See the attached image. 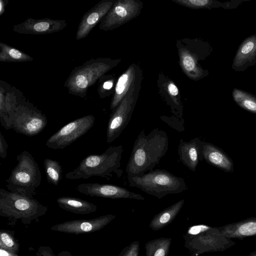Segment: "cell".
Listing matches in <instances>:
<instances>
[{
  "mask_svg": "<svg viewBox=\"0 0 256 256\" xmlns=\"http://www.w3.org/2000/svg\"><path fill=\"white\" fill-rule=\"evenodd\" d=\"M180 59L182 68L188 76H192L194 79H199L208 74V71L205 72L198 66L197 61L194 56L186 51L180 52Z\"/></svg>",
  "mask_w": 256,
  "mask_h": 256,
  "instance_id": "484cf974",
  "label": "cell"
},
{
  "mask_svg": "<svg viewBox=\"0 0 256 256\" xmlns=\"http://www.w3.org/2000/svg\"><path fill=\"white\" fill-rule=\"evenodd\" d=\"M212 227L205 224H198L190 227L184 236L185 240L191 238L210 230Z\"/></svg>",
  "mask_w": 256,
  "mask_h": 256,
  "instance_id": "f546056e",
  "label": "cell"
},
{
  "mask_svg": "<svg viewBox=\"0 0 256 256\" xmlns=\"http://www.w3.org/2000/svg\"><path fill=\"white\" fill-rule=\"evenodd\" d=\"M184 202V200H180L155 215L150 222V228L158 230L170 224L182 208Z\"/></svg>",
  "mask_w": 256,
  "mask_h": 256,
  "instance_id": "7402d4cb",
  "label": "cell"
},
{
  "mask_svg": "<svg viewBox=\"0 0 256 256\" xmlns=\"http://www.w3.org/2000/svg\"><path fill=\"white\" fill-rule=\"evenodd\" d=\"M8 0H0V16H2L5 12L6 6L8 3Z\"/></svg>",
  "mask_w": 256,
  "mask_h": 256,
  "instance_id": "e575fe53",
  "label": "cell"
},
{
  "mask_svg": "<svg viewBox=\"0 0 256 256\" xmlns=\"http://www.w3.org/2000/svg\"><path fill=\"white\" fill-rule=\"evenodd\" d=\"M168 90L172 98L177 96L178 94V90L177 86L172 82H170L168 84Z\"/></svg>",
  "mask_w": 256,
  "mask_h": 256,
  "instance_id": "d6a6232c",
  "label": "cell"
},
{
  "mask_svg": "<svg viewBox=\"0 0 256 256\" xmlns=\"http://www.w3.org/2000/svg\"><path fill=\"white\" fill-rule=\"evenodd\" d=\"M77 192L90 196H96L111 199L129 198L144 200L142 195L132 192L118 186L94 183H83L78 185Z\"/></svg>",
  "mask_w": 256,
  "mask_h": 256,
  "instance_id": "7c38bea8",
  "label": "cell"
},
{
  "mask_svg": "<svg viewBox=\"0 0 256 256\" xmlns=\"http://www.w3.org/2000/svg\"><path fill=\"white\" fill-rule=\"evenodd\" d=\"M128 180L130 186L138 188L158 198L170 194L182 193L188 188L183 178L165 170H152Z\"/></svg>",
  "mask_w": 256,
  "mask_h": 256,
  "instance_id": "3957f363",
  "label": "cell"
},
{
  "mask_svg": "<svg viewBox=\"0 0 256 256\" xmlns=\"http://www.w3.org/2000/svg\"><path fill=\"white\" fill-rule=\"evenodd\" d=\"M139 251L140 243L136 240L125 247L118 256H138Z\"/></svg>",
  "mask_w": 256,
  "mask_h": 256,
  "instance_id": "4dcf8cb0",
  "label": "cell"
},
{
  "mask_svg": "<svg viewBox=\"0 0 256 256\" xmlns=\"http://www.w3.org/2000/svg\"><path fill=\"white\" fill-rule=\"evenodd\" d=\"M136 78V70L132 66H130L119 77L110 105V108L112 111L116 109L126 94L134 88Z\"/></svg>",
  "mask_w": 256,
  "mask_h": 256,
  "instance_id": "d6986e66",
  "label": "cell"
},
{
  "mask_svg": "<svg viewBox=\"0 0 256 256\" xmlns=\"http://www.w3.org/2000/svg\"><path fill=\"white\" fill-rule=\"evenodd\" d=\"M200 139L195 138L189 142L180 140L178 146V154L182 163L189 170L196 172L200 160L199 143Z\"/></svg>",
  "mask_w": 256,
  "mask_h": 256,
  "instance_id": "ac0fdd59",
  "label": "cell"
},
{
  "mask_svg": "<svg viewBox=\"0 0 256 256\" xmlns=\"http://www.w3.org/2000/svg\"><path fill=\"white\" fill-rule=\"evenodd\" d=\"M185 244L193 255L196 256L204 252H223L236 244L218 228L212 227L194 238L186 240Z\"/></svg>",
  "mask_w": 256,
  "mask_h": 256,
  "instance_id": "9c48e42d",
  "label": "cell"
},
{
  "mask_svg": "<svg viewBox=\"0 0 256 256\" xmlns=\"http://www.w3.org/2000/svg\"><path fill=\"white\" fill-rule=\"evenodd\" d=\"M116 216L112 214L102 216L90 220H70L56 224L51 229L60 232L80 234L100 230L109 224Z\"/></svg>",
  "mask_w": 256,
  "mask_h": 256,
  "instance_id": "5bb4252c",
  "label": "cell"
},
{
  "mask_svg": "<svg viewBox=\"0 0 256 256\" xmlns=\"http://www.w3.org/2000/svg\"><path fill=\"white\" fill-rule=\"evenodd\" d=\"M66 26L67 22L64 20L30 18L22 23L14 24L12 30L22 34H44L59 32Z\"/></svg>",
  "mask_w": 256,
  "mask_h": 256,
  "instance_id": "4fadbf2b",
  "label": "cell"
},
{
  "mask_svg": "<svg viewBox=\"0 0 256 256\" xmlns=\"http://www.w3.org/2000/svg\"><path fill=\"white\" fill-rule=\"evenodd\" d=\"M168 148L166 132L155 128L148 134L142 130L135 140L126 166L128 178L154 170Z\"/></svg>",
  "mask_w": 256,
  "mask_h": 256,
  "instance_id": "6da1fadb",
  "label": "cell"
},
{
  "mask_svg": "<svg viewBox=\"0 0 256 256\" xmlns=\"http://www.w3.org/2000/svg\"><path fill=\"white\" fill-rule=\"evenodd\" d=\"M172 1L180 5L194 9H212L220 7L224 9H232L236 8L242 3L240 0L224 2L212 0H173Z\"/></svg>",
  "mask_w": 256,
  "mask_h": 256,
  "instance_id": "603a6c76",
  "label": "cell"
},
{
  "mask_svg": "<svg viewBox=\"0 0 256 256\" xmlns=\"http://www.w3.org/2000/svg\"><path fill=\"white\" fill-rule=\"evenodd\" d=\"M115 1L102 0L86 12L80 22L76 33V38L80 40L86 38L94 28L110 10Z\"/></svg>",
  "mask_w": 256,
  "mask_h": 256,
  "instance_id": "9a60e30c",
  "label": "cell"
},
{
  "mask_svg": "<svg viewBox=\"0 0 256 256\" xmlns=\"http://www.w3.org/2000/svg\"><path fill=\"white\" fill-rule=\"evenodd\" d=\"M218 228L226 236L230 239L254 236H256V218H247Z\"/></svg>",
  "mask_w": 256,
  "mask_h": 256,
  "instance_id": "ffe728a7",
  "label": "cell"
},
{
  "mask_svg": "<svg viewBox=\"0 0 256 256\" xmlns=\"http://www.w3.org/2000/svg\"><path fill=\"white\" fill-rule=\"evenodd\" d=\"M34 58L30 55L5 43L0 42V62H26Z\"/></svg>",
  "mask_w": 256,
  "mask_h": 256,
  "instance_id": "cb8c5ba5",
  "label": "cell"
},
{
  "mask_svg": "<svg viewBox=\"0 0 256 256\" xmlns=\"http://www.w3.org/2000/svg\"><path fill=\"white\" fill-rule=\"evenodd\" d=\"M56 202L62 209L78 214H88L97 210L94 204L78 198L61 196L57 198Z\"/></svg>",
  "mask_w": 256,
  "mask_h": 256,
  "instance_id": "44dd1931",
  "label": "cell"
},
{
  "mask_svg": "<svg viewBox=\"0 0 256 256\" xmlns=\"http://www.w3.org/2000/svg\"><path fill=\"white\" fill-rule=\"evenodd\" d=\"M256 65V34L244 38L240 44L232 62V68L242 72Z\"/></svg>",
  "mask_w": 256,
  "mask_h": 256,
  "instance_id": "2e32d148",
  "label": "cell"
},
{
  "mask_svg": "<svg viewBox=\"0 0 256 256\" xmlns=\"http://www.w3.org/2000/svg\"><path fill=\"white\" fill-rule=\"evenodd\" d=\"M8 144L4 138V136L0 132V156L5 158L7 156Z\"/></svg>",
  "mask_w": 256,
  "mask_h": 256,
  "instance_id": "1f68e13d",
  "label": "cell"
},
{
  "mask_svg": "<svg viewBox=\"0 0 256 256\" xmlns=\"http://www.w3.org/2000/svg\"><path fill=\"white\" fill-rule=\"evenodd\" d=\"M94 121V116L88 114L70 122L48 138L46 146L53 150L64 148L86 133Z\"/></svg>",
  "mask_w": 256,
  "mask_h": 256,
  "instance_id": "ba28073f",
  "label": "cell"
},
{
  "mask_svg": "<svg viewBox=\"0 0 256 256\" xmlns=\"http://www.w3.org/2000/svg\"><path fill=\"white\" fill-rule=\"evenodd\" d=\"M232 96L238 106L250 112L256 114V96L236 88L232 90Z\"/></svg>",
  "mask_w": 256,
  "mask_h": 256,
  "instance_id": "4316f807",
  "label": "cell"
},
{
  "mask_svg": "<svg viewBox=\"0 0 256 256\" xmlns=\"http://www.w3.org/2000/svg\"><path fill=\"white\" fill-rule=\"evenodd\" d=\"M247 256H256V251L251 252L249 255Z\"/></svg>",
  "mask_w": 256,
  "mask_h": 256,
  "instance_id": "8d00e7d4",
  "label": "cell"
},
{
  "mask_svg": "<svg viewBox=\"0 0 256 256\" xmlns=\"http://www.w3.org/2000/svg\"><path fill=\"white\" fill-rule=\"evenodd\" d=\"M117 64L108 58H92L71 72L64 84L68 93L80 98L86 96L88 88Z\"/></svg>",
  "mask_w": 256,
  "mask_h": 256,
  "instance_id": "277c9868",
  "label": "cell"
},
{
  "mask_svg": "<svg viewBox=\"0 0 256 256\" xmlns=\"http://www.w3.org/2000/svg\"><path fill=\"white\" fill-rule=\"evenodd\" d=\"M113 86V81L112 80H108L104 82L102 85L99 87L98 93L100 94L102 90H108L112 88Z\"/></svg>",
  "mask_w": 256,
  "mask_h": 256,
  "instance_id": "836d02e7",
  "label": "cell"
},
{
  "mask_svg": "<svg viewBox=\"0 0 256 256\" xmlns=\"http://www.w3.org/2000/svg\"><path fill=\"white\" fill-rule=\"evenodd\" d=\"M0 238V248L16 254L18 248L12 236L8 232H1Z\"/></svg>",
  "mask_w": 256,
  "mask_h": 256,
  "instance_id": "f1b7e54d",
  "label": "cell"
},
{
  "mask_svg": "<svg viewBox=\"0 0 256 256\" xmlns=\"http://www.w3.org/2000/svg\"><path fill=\"white\" fill-rule=\"evenodd\" d=\"M48 207L34 198L0 189V214L3 216L30 220L45 214Z\"/></svg>",
  "mask_w": 256,
  "mask_h": 256,
  "instance_id": "8992f818",
  "label": "cell"
},
{
  "mask_svg": "<svg viewBox=\"0 0 256 256\" xmlns=\"http://www.w3.org/2000/svg\"><path fill=\"white\" fill-rule=\"evenodd\" d=\"M123 146H110L102 154H90L84 158L78 166L66 174L70 180L88 179L98 176L110 180L114 176L120 178L123 170L120 168Z\"/></svg>",
  "mask_w": 256,
  "mask_h": 256,
  "instance_id": "7a4b0ae2",
  "label": "cell"
},
{
  "mask_svg": "<svg viewBox=\"0 0 256 256\" xmlns=\"http://www.w3.org/2000/svg\"><path fill=\"white\" fill-rule=\"evenodd\" d=\"M48 182L57 186L62 178V166L56 160L46 158L44 162Z\"/></svg>",
  "mask_w": 256,
  "mask_h": 256,
  "instance_id": "83f0119b",
  "label": "cell"
},
{
  "mask_svg": "<svg viewBox=\"0 0 256 256\" xmlns=\"http://www.w3.org/2000/svg\"><path fill=\"white\" fill-rule=\"evenodd\" d=\"M47 124L45 114L24 97L14 110L12 128L16 132L33 136L42 132Z\"/></svg>",
  "mask_w": 256,
  "mask_h": 256,
  "instance_id": "52a82bcc",
  "label": "cell"
},
{
  "mask_svg": "<svg viewBox=\"0 0 256 256\" xmlns=\"http://www.w3.org/2000/svg\"><path fill=\"white\" fill-rule=\"evenodd\" d=\"M172 238H160L148 242L144 246L146 256H168Z\"/></svg>",
  "mask_w": 256,
  "mask_h": 256,
  "instance_id": "d4e9b609",
  "label": "cell"
},
{
  "mask_svg": "<svg viewBox=\"0 0 256 256\" xmlns=\"http://www.w3.org/2000/svg\"><path fill=\"white\" fill-rule=\"evenodd\" d=\"M200 160H204L208 163L226 172H232L234 164L230 158L214 145L200 140L199 143Z\"/></svg>",
  "mask_w": 256,
  "mask_h": 256,
  "instance_id": "e0dca14e",
  "label": "cell"
},
{
  "mask_svg": "<svg viewBox=\"0 0 256 256\" xmlns=\"http://www.w3.org/2000/svg\"><path fill=\"white\" fill-rule=\"evenodd\" d=\"M142 4L134 0H118L103 18L99 28L103 30H112L136 17L142 8Z\"/></svg>",
  "mask_w": 256,
  "mask_h": 256,
  "instance_id": "8fae6325",
  "label": "cell"
},
{
  "mask_svg": "<svg viewBox=\"0 0 256 256\" xmlns=\"http://www.w3.org/2000/svg\"><path fill=\"white\" fill-rule=\"evenodd\" d=\"M0 256H18L16 254L11 252L2 248H0Z\"/></svg>",
  "mask_w": 256,
  "mask_h": 256,
  "instance_id": "d590c367",
  "label": "cell"
},
{
  "mask_svg": "<svg viewBox=\"0 0 256 256\" xmlns=\"http://www.w3.org/2000/svg\"><path fill=\"white\" fill-rule=\"evenodd\" d=\"M17 164L6 180L8 190L34 198L40 186L42 175L37 162L28 152L24 150L16 156Z\"/></svg>",
  "mask_w": 256,
  "mask_h": 256,
  "instance_id": "5b68a950",
  "label": "cell"
},
{
  "mask_svg": "<svg viewBox=\"0 0 256 256\" xmlns=\"http://www.w3.org/2000/svg\"><path fill=\"white\" fill-rule=\"evenodd\" d=\"M134 88L124 96L109 119L106 130V142L118 138L129 123L136 104Z\"/></svg>",
  "mask_w": 256,
  "mask_h": 256,
  "instance_id": "30bf717a",
  "label": "cell"
}]
</instances>
